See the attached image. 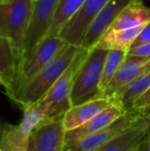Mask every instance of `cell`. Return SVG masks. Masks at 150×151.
Wrapping results in <instances>:
<instances>
[{
	"instance_id": "cell-26",
	"label": "cell",
	"mask_w": 150,
	"mask_h": 151,
	"mask_svg": "<svg viewBox=\"0 0 150 151\" xmlns=\"http://www.w3.org/2000/svg\"><path fill=\"white\" fill-rule=\"evenodd\" d=\"M146 119V134L147 139H150V116H142Z\"/></svg>"
},
{
	"instance_id": "cell-13",
	"label": "cell",
	"mask_w": 150,
	"mask_h": 151,
	"mask_svg": "<svg viewBox=\"0 0 150 151\" xmlns=\"http://www.w3.org/2000/svg\"><path fill=\"white\" fill-rule=\"evenodd\" d=\"M146 141V119L140 116L134 124L116 135L96 151H137Z\"/></svg>"
},
{
	"instance_id": "cell-24",
	"label": "cell",
	"mask_w": 150,
	"mask_h": 151,
	"mask_svg": "<svg viewBox=\"0 0 150 151\" xmlns=\"http://www.w3.org/2000/svg\"><path fill=\"white\" fill-rule=\"evenodd\" d=\"M128 55H136V56H150V42L141 44L134 48H131L128 52Z\"/></svg>"
},
{
	"instance_id": "cell-2",
	"label": "cell",
	"mask_w": 150,
	"mask_h": 151,
	"mask_svg": "<svg viewBox=\"0 0 150 151\" xmlns=\"http://www.w3.org/2000/svg\"><path fill=\"white\" fill-rule=\"evenodd\" d=\"M33 4L34 0L0 1V34L12 43L20 67L24 59L25 38L32 14Z\"/></svg>"
},
{
	"instance_id": "cell-23",
	"label": "cell",
	"mask_w": 150,
	"mask_h": 151,
	"mask_svg": "<svg viewBox=\"0 0 150 151\" xmlns=\"http://www.w3.org/2000/svg\"><path fill=\"white\" fill-rule=\"evenodd\" d=\"M149 106H150V88L139 99L136 100V102L134 103V105H133L132 109L130 111H138V110H142L146 107H149Z\"/></svg>"
},
{
	"instance_id": "cell-17",
	"label": "cell",
	"mask_w": 150,
	"mask_h": 151,
	"mask_svg": "<svg viewBox=\"0 0 150 151\" xmlns=\"http://www.w3.org/2000/svg\"><path fill=\"white\" fill-rule=\"evenodd\" d=\"M150 22V7L141 0H134L117 16L108 30H123L143 26Z\"/></svg>"
},
{
	"instance_id": "cell-28",
	"label": "cell",
	"mask_w": 150,
	"mask_h": 151,
	"mask_svg": "<svg viewBox=\"0 0 150 151\" xmlns=\"http://www.w3.org/2000/svg\"><path fill=\"white\" fill-rule=\"evenodd\" d=\"M0 84L2 86V80H1V78H0Z\"/></svg>"
},
{
	"instance_id": "cell-27",
	"label": "cell",
	"mask_w": 150,
	"mask_h": 151,
	"mask_svg": "<svg viewBox=\"0 0 150 151\" xmlns=\"http://www.w3.org/2000/svg\"><path fill=\"white\" fill-rule=\"evenodd\" d=\"M27 151H36V148H35L32 139H30V142H29V146H28V149H27Z\"/></svg>"
},
{
	"instance_id": "cell-16",
	"label": "cell",
	"mask_w": 150,
	"mask_h": 151,
	"mask_svg": "<svg viewBox=\"0 0 150 151\" xmlns=\"http://www.w3.org/2000/svg\"><path fill=\"white\" fill-rule=\"evenodd\" d=\"M20 63L12 43L0 34V78L8 97H11Z\"/></svg>"
},
{
	"instance_id": "cell-22",
	"label": "cell",
	"mask_w": 150,
	"mask_h": 151,
	"mask_svg": "<svg viewBox=\"0 0 150 151\" xmlns=\"http://www.w3.org/2000/svg\"><path fill=\"white\" fill-rule=\"evenodd\" d=\"M147 42H150V22H148L144 26V28H143L142 31L140 32L138 37H137L136 39H135V41L133 42L131 48H134V47H136V46L141 45V44L147 43Z\"/></svg>"
},
{
	"instance_id": "cell-4",
	"label": "cell",
	"mask_w": 150,
	"mask_h": 151,
	"mask_svg": "<svg viewBox=\"0 0 150 151\" xmlns=\"http://www.w3.org/2000/svg\"><path fill=\"white\" fill-rule=\"evenodd\" d=\"M88 52L90 50L85 48H80L71 65L50 88L45 97L39 102L44 111L46 120L63 117L64 114L72 107L70 96L76 72L83 63Z\"/></svg>"
},
{
	"instance_id": "cell-31",
	"label": "cell",
	"mask_w": 150,
	"mask_h": 151,
	"mask_svg": "<svg viewBox=\"0 0 150 151\" xmlns=\"http://www.w3.org/2000/svg\"><path fill=\"white\" fill-rule=\"evenodd\" d=\"M137 151H138V150H137Z\"/></svg>"
},
{
	"instance_id": "cell-29",
	"label": "cell",
	"mask_w": 150,
	"mask_h": 151,
	"mask_svg": "<svg viewBox=\"0 0 150 151\" xmlns=\"http://www.w3.org/2000/svg\"><path fill=\"white\" fill-rule=\"evenodd\" d=\"M0 1H7V0H0Z\"/></svg>"
},
{
	"instance_id": "cell-9",
	"label": "cell",
	"mask_w": 150,
	"mask_h": 151,
	"mask_svg": "<svg viewBox=\"0 0 150 151\" xmlns=\"http://www.w3.org/2000/svg\"><path fill=\"white\" fill-rule=\"evenodd\" d=\"M110 0H85L77 14L61 30L60 36L69 44L80 46L90 23Z\"/></svg>"
},
{
	"instance_id": "cell-21",
	"label": "cell",
	"mask_w": 150,
	"mask_h": 151,
	"mask_svg": "<svg viewBox=\"0 0 150 151\" xmlns=\"http://www.w3.org/2000/svg\"><path fill=\"white\" fill-rule=\"evenodd\" d=\"M128 52L124 50H108V54L105 59L104 67H103L102 72V78H101L100 82V91L101 93L105 91L112 78L117 73L118 69L121 66L122 62L124 61Z\"/></svg>"
},
{
	"instance_id": "cell-1",
	"label": "cell",
	"mask_w": 150,
	"mask_h": 151,
	"mask_svg": "<svg viewBox=\"0 0 150 151\" xmlns=\"http://www.w3.org/2000/svg\"><path fill=\"white\" fill-rule=\"evenodd\" d=\"M81 46L67 43L39 72L20 91L12 101L25 109L39 103L50 88L71 65Z\"/></svg>"
},
{
	"instance_id": "cell-20",
	"label": "cell",
	"mask_w": 150,
	"mask_h": 151,
	"mask_svg": "<svg viewBox=\"0 0 150 151\" xmlns=\"http://www.w3.org/2000/svg\"><path fill=\"white\" fill-rule=\"evenodd\" d=\"M84 1L85 0H60L48 35L59 36L62 28L77 14Z\"/></svg>"
},
{
	"instance_id": "cell-14",
	"label": "cell",
	"mask_w": 150,
	"mask_h": 151,
	"mask_svg": "<svg viewBox=\"0 0 150 151\" xmlns=\"http://www.w3.org/2000/svg\"><path fill=\"white\" fill-rule=\"evenodd\" d=\"M112 104L113 101L111 98L102 95L84 103L72 106L63 116L65 129L69 132L80 127Z\"/></svg>"
},
{
	"instance_id": "cell-18",
	"label": "cell",
	"mask_w": 150,
	"mask_h": 151,
	"mask_svg": "<svg viewBox=\"0 0 150 151\" xmlns=\"http://www.w3.org/2000/svg\"><path fill=\"white\" fill-rule=\"evenodd\" d=\"M150 88V69L135 78L126 86L120 88L111 97L114 103L118 104L126 112L132 109L137 99Z\"/></svg>"
},
{
	"instance_id": "cell-5",
	"label": "cell",
	"mask_w": 150,
	"mask_h": 151,
	"mask_svg": "<svg viewBox=\"0 0 150 151\" xmlns=\"http://www.w3.org/2000/svg\"><path fill=\"white\" fill-rule=\"evenodd\" d=\"M67 44L60 36H50L38 43V45L31 52V54L23 61L18 72L16 82H14V91L10 99L14 100L20 91L34 77L35 75L52 59L59 54L61 50Z\"/></svg>"
},
{
	"instance_id": "cell-12",
	"label": "cell",
	"mask_w": 150,
	"mask_h": 151,
	"mask_svg": "<svg viewBox=\"0 0 150 151\" xmlns=\"http://www.w3.org/2000/svg\"><path fill=\"white\" fill-rule=\"evenodd\" d=\"M66 129L63 117L45 120L32 133V139L36 151H64Z\"/></svg>"
},
{
	"instance_id": "cell-25",
	"label": "cell",
	"mask_w": 150,
	"mask_h": 151,
	"mask_svg": "<svg viewBox=\"0 0 150 151\" xmlns=\"http://www.w3.org/2000/svg\"><path fill=\"white\" fill-rule=\"evenodd\" d=\"M9 123H6V122H2V121H0V140H1L2 136H3L4 132L7 129V127H9Z\"/></svg>"
},
{
	"instance_id": "cell-30",
	"label": "cell",
	"mask_w": 150,
	"mask_h": 151,
	"mask_svg": "<svg viewBox=\"0 0 150 151\" xmlns=\"http://www.w3.org/2000/svg\"><path fill=\"white\" fill-rule=\"evenodd\" d=\"M0 151H3V150H2V149H1V148H0Z\"/></svg>"
},
{
	"instance_id": "cell-8",
	"label": "cell",
	"mask_w": 150,
	"mask_h": 151,
	"mask_svg": "<svg viewBox=\"0 0 150 151\" xmlns=\"http://www.w3.org/2000/svg\"><path fill=\"white\" fill-rule=\"evenodd\" d=\"M140 116L133 112H126L118 119H116L109 127L96 132L90 135L84 136L79 139L65 142L64 151H96L101 146L110 141L112 138L130 127Z\"/></svg>"
},
{
	"instance_id": "cell-3",
	"label": "cell",
	"mask_w": 150,
	"mask_h": 151,
	"mask_svg": "<svg viewBox=\"0 0 150 151\" xmlns=\"http://www.w3.org/2000/svg\"><path fill=\"white\" fill-rule=\"evenodd\" d=\"M108 50L93 47L76 72L71 91V105H78L102 96L100 82Z\"/></svg>"
},
{
	"instance_id": "cell-11",
	"label": "cell",
	"mask_w": 150,
	"mask_h": 151,
	"mask_svg": "<svg viewBox=\"0 0 150 151\" xmlns=\"http://www.w3.org/2000/svg\"><path fill=\"white\" fill-rule=\"evenodd\" d=\"M150 69V56L126 55L117 73L107 86L102 95L111 98L120 88Z\"/></svg>"
},
{
	"instance_id": "cell-10",
	"label": "cell",
	"mask_w": 150,
	"mask_h": 151,
	"mask_svg": "<svg viewBox=\"0 0 150 151\" xmlns=\"http://www.w3.org/2000/svg\"><path fill=\"white\" fill-rule=\"evenodd\" d=\"M132 1L134 0H110L90 23L80 46L88 50L95 47L100 38L111 27L120 12Z\"/></svg>"
},
{
	"instance_id": "cell-7",
	"label": "cell",
	"mask_w": 150,
	"mask_h": 151,
	"mask_svg": "<svg viewBox=\"0 0 150 151\" xmlns=\"http://www.w3.org/2000/svg\"><path fill=\"white\" fill-rule=\"evenodd\" d=\"M60 0H34L32 14L25 38L24 59L48 35ZM23 63V62H22Z\"/></svg>"
},
{
	"instance_id": "cell-19",
	"label": "cell",
	"mask_w": 150,
	"mask_h": 151,
	"mask_svg": "<svg viewBox=\"0 0 150 151\" xmlns=\"http://www.w3.org/2000/svg\"><path fill=\"white\" fill-rule=\"evenodd\" d=\"M145 25L135 28L123 29V30H108L106 33L100 38L96 47L102 48V50H124L128 52L132 46L133 42L135 41Z\"/></svg>"
},
{
	"instance_id": "cell-15",
	"label": "cell",
	"mask_w": 150,
	"mask_h": 151,
	"mask_svg": "<svg viewBox=\"0 0 150 151\" xmlns=\"http://www.w3.org/2000/svg\"><path fill=\"white\" fill-rule=\"evenodd\" d=\"M124 113H126L118 104L114 103L107 107L105 110L93 117L88 122L83 123L80 127H76L72 131L66 132V136H65V142L72 141V140L79 139L84 136L90 135L96 132H99L101 129H105V127H109L111 123H113L116 119L122 116Z\"/></svg>"
},
{
	"instance_id": "cell-6",
	"label": "cell",
	"mask_w": 150,
	"mask_h": 151,
	"mask_svg": "<svg viewBox=\"0 0 150 151\" xmlns=\"http://www.w3.org/2000/svg\"><path fill=\"white\" fill-rule=\"evenodd\" d=\"M23 111V120L18 125L10 124L0 140V148L3 151H27L32 133L46 120L39 103L25 108Z\"/></svg>"
}]
</instances>
